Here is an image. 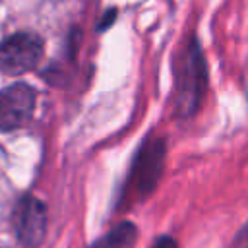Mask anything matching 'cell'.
Instances as JSON below:
<instances>
[{
    "label": "cell",
    "instance_id": "cell-1",
    "mask_svg": "<svg viewBox=\"0 0 248 248\" xmlns=\"http://www.w3.org/2000/svg\"><path fill=\"white\" fill-rule=\"evenodd\" d=\"M207 89V62L196 37H190L182 50L176 68V95L174 108L180 118H190L198 112Z\"/></svg>",
    "mask_w": 248,
    "mask_h": 248
},
{
    "label": "cell",
    "instance_id": "cell-2",
    "mask_svg": "<svg viewBox=\"0 0 248 248\" xmlns=\"http://www.w3.org/2000/svg\"><path fill=\"white\" fill-rule=\"evenodd\" d=\"M165 155L167 147L161 138H147L141 143L128 176V192H132V196L141 200L155 190L165 167Z\"/></svg>",
    "mask_w": 248,
    "mask_h": 248
},
{
    "label": "cell",
    "instance_id": "cell-3",
    "mask_svg": "<svg viewBox=\"0 0 248 248\" xmlns=\"http://www.w3.org/2000/svg\"><path fill=\"white\" fill-rule=\"evenodd\" d=\"M45 52V41L33 31H19L0 43V72L21 76L33 70Z\"/></svg>",
    "mask_w": 248,
    "mask_h": 248
},
{
    "label": "cell",
    "instance_id": "cell-4",
    "mask_svg": "<svg viewBox=\"0 0 248 248\" xmlns=\"http://www.w3.org/2000/svg\"><path fill=\"white\" fill-rule=\"evenodd\" d=\"M37 91L23 81L12 83L0 91V130L12 132L29 122L33 116Z\"/></svg>",
    "mask_w": 248,
    "mask_h": 248
},
{
    "label": "cell",
    "instance_id": "cell-5",
    "mask_svg": "<svg viewBox=\"0 0 248 248\" xmlns=\"http://www.w3.org/2000/svg\"><path fill=\"white\" fill-rule=\"evenodd\" d=\"M14 231L23 246H39L46 234V207L35 196H23L14 207Z\"/></svg>",
    "mask_w": 248,
    "mask_h": 248
},
{
    "label": "cell",
    "instance_id": "cell-6",
    "mask_svg": "<svg viewBox=\"0 0 248 248\" xmlns=\"http://www.w3.org/2000/svg\"><path fill=\"white\" fill-rule=\"evenodd\" d=\"M138 238V227L130 221H122L103 234L91 248H134Z\"/></svg>",
    "mask_w": 248,
    "mask_h": 248
},
{
    "label": "cell",
    "instance_id": "cell-7",
    "mask_svg": "<svg viewBox=\"0 0 248 248\" xmlns=\"http://www.w3.org/2000/svg\"><path fill=\"white\" fill-rule=\"evenodd\" d=\"M232 248H248V223H244V227L236 232L232 240Z\"/></svg>",
    "mask_w": 248,
    "mask_h": 248
},
{
    "label": "cell",
    "instance_id": "cell-8",
    "mask_svg": "<svg viewBox=\"0 0 248 248\" xmlns=\"http://www.w3.org/2000/svg\"><path fill=\"white\" fill-rule=\"evenodd\" d=\"M151 248H178V244H176V240H174L172 236L163 234V236H159V238L151 244Z\"/></svg>",
    "mask_w": 248,
    "mask_h": 248
}]
</instances>
